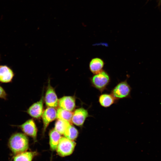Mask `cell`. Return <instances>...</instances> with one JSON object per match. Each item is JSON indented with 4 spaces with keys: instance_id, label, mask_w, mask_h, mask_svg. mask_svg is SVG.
<instances>
[{
    "instance_id": "cell-12",
    "label": "cell",
    "mask_w": 161,
    "mask_h": 161,
    "mask_svg": "<svg viewBox=\"0 0 161 161\" xmlns=\"http://www.w3.org/2000/svg\"><path fill=\"white\" fill-rule=\"evenodd\" d=\"M117 101L111 94H102L98 98V102L100 105L105 108L117 103Z\"/></svg>"
},
{
    "instance_id": "cell-5",
    "label": "cell",
    "mask_w": 161,
    "mask_h": 161,
    "mask_svg": "<svg viewBox=\"0 0 161 161\" xmlns=\"http://www.w3.org/2000/svg\"><path fill=\"white\" fill-rule=\"evenodd\" d=\"M48 85L45 97V101L46 106L48 107H55L58 105V100L55 89L50 84V80L49 78Z\"/></svg>"
},
{
    "instance_id": "cell-19",
    "label": "cell",
    "mask_w": 161,
    "mask_h": 161,
    "mask_svg": "<svg viewBox=\"0 0 161 161\" xmlns=\"http://www.w3.org/2000/svg\"><path fill=\"white\" fill-rule=\"evenodd\" d=\"M7 94L4 88L0 86V98L7 99Z\"/></svg>"
},
{
    "instance_id": "cell-16",
    "label": "cell",
    "mask_w": 161,
    "mask_h": 161,
    "mask_svg": "<svg viewBox=\"0 0 161 161\" xmlns=\"http://www.w3.org/2000/svg\"><path fill=\"white\" fill-rule=\"evenodd\" d=\"M73 114L71 111L59 108L57 111L56 118L58 119L65 120L70 123L72 121Z\"/></svg>"
},
{
    "instance_id": "cell-8",
    "label": "cell",
    "mask_w": 161,
    "mask_h": 161,
    "mask_svg": "<svg viewBox=\"0 0 161 161\" xmlns=\"http://www.w3.org/2000/svg\"><path fill=\"white\" fill-rule=\"evenodd\" d=\"M43 97L38 101L33 103L27 111L31 117L38 119L42 116L43 112Z\"/></svg>"
},
{
    "instance_id": "cell-1",
    "label": "cell",
    "mask_w": 161,
    "mask_h": 161,
    "mask_svg": "<svg viewBox=\"0 0 161 161\" xmlns=\"http://www.w3.org/2000/svg\"><path fill=\"white\" fill-rule=\"evenodd\" d=\"M8 146L13 155L27 151L29 141L27 135L21 132L13 134L8 139Z\"/></svg>"
},
{
    "instance_id": "cell-6",
    "label": "cell",
    "mask_w": 161,
    "mask_h": 161,
    "mask_svg": "<svg viewBox=\"0 0 161 161\" xmlns=\"http://www.w3.org/2000/svg\"><path fill=\"white\" fill-rule=\"evenodd\" d=\"M26 135L32 137L34 141H36L37 129L33 120H27L21 125L16 126Z\"/></svg>"
},
{
    "instance_id": "cell-9",
    "label": "cell",
    "mask_w": 161,
    "mask_h": 161,
    "mask_svg": "<svg viewBox=\"0 0 161 161\" xmlns=\"http://www.w3.org/2000/svg\"><path fill=\"white\" fill-rule=\"evenodd\" d=\"M56 116L57 111L53 107H48L44 111L42 115L43 123V134L49 123L55 119Z\"/></svg>"
},
{
    "instance_id": "cell-3",
    "label": "cell",
    "mask_w": 161,
    "mask_h": 161,
    "mask_svg": "<svg viewBox=\"0 0 161 161\" xmlns=\"http://www.w3.org/2000/svg\"><path fill=\"white\" fill-rule=\"evenodd\" d=\"M76 143L65 137H61L56 151L59 155L64 157L71 155L74 151Z\"/></svg>"
},
{
    "instance_id": "cell-7",
    "label": "cell",
    "mask_w": 161,
    "mask_h": 161,
    "mask_svg": "<svg viewBox=\"0 0 161 161\" xmlns=\"http://www.w3.org/2000/svg\"><path fill=\"white\" fill-rule=\"evenodd\" d=\"M90 116L87 109L82 107L76 109L73 114L72 122L75 125L82 127L86 118Z\"/></svg>"
},
{
    "instance_id": "cell-10",
    "label": "cell",
    "mask_w": 161,
    "mask_h": 161,
    "mask_svg": "<svg viewBox=\"0 0 161 161\" xmlns=\"http://www.w3.org/2000/svg\"><path fill=\"white\" fill-rule=\"evenodd\" d=\"M14 73L10 67L6 65L0 66V82L7 83L11 82Z\"/></svg>"
},
{
    "instance_id": "cell-17",
    "label": "cell",
    "mask_w": 161,
    "mask_h": 161,
    "mask_svg": "<svg viewBox=\"0 0 161 161\" xmlns=\"http://www.w3.org/2000/svg\"><path fill=\"white\" fill-rule=\"evenodd\" d=\"M70 124L66 121L58 119L55 122L54 129L60 134L63 135Z\"/></svg>"
},
{
    "instance_id": "cell-11",
    "label": "cell",
    "mask_w": 161,
    "mask_h": 161,
    "mask_svg": "<svg viewBox=\"0 0 161 161\" xmlns=\"http://www.w3.org/2000/svg\"><path fill=\"white\" fill-rule=\"evenodd\" d=\"M58 105L60 108L71 112L75 107V99L72 96H64L58 100Z\"/></svg>"
},
{
    "instance_id": "cell-18",
    "label": "cell",
    "mask_w": 161,
    "mask_h": 161,
    "mask_svg": "<svg viewBox=\"0 0 161 161\" xmlns=\"http://www.w3.org/2000/svg\"><path fill=\"white\" fill-rule=\"evenodd\" d=\"M78 134V132L77 129L71 124L63 135L64 137L73 140L77 137Z\"/></svg>"
},
{
    "instance_id": "cell-14",
    "label": "cell",
    "mask_w": 161,
    "mask_h": 161,
    "mask_svg": "<svg viewBox=\"0 0 161 161\" xmlns=\"http://www.w3.org/2000/svg\"><path fill=\"white\" fill-rule=\"evenodd\" d=\"M104 64V62L101 59L95 58L92 59L89 63V69L93 73L95 74L102 70Z\"/></svg>"
},
{
    "instance_id": "cell-4",
    "label": "cell",
    "mask_w": 161,
    "mask_h": 161,
    "mask_svg": "<svg viewBox=\"0 0 161 161\" xmlns=\"http://www.w3.org/2000/svg\"><path fill=\"white\" fill-rule=\"evenodd\" d=\"M131 89L126 81L118 83L111 90V94L117 100L131 97Z\"/></svg>"
},
{
    "instance_id": "cell-13",
    "label": "cell",
    "mask_w": 161,
    "mask_h": 161,
    "mask_svg": "<svg viewBox=\"0 0 161 161\" xmlns=\"http://www.w3.org/2000/svg\"><path fill=\"white\" fill-rule=\"evenodd\" d=\"M36 154L35 151H26L13 155L12 161H32Z\"/></svg>"
},
{
    "instance_id": "cell-15",
    "label": "cell",
    "mask_w": 161,
    "mask_h": 161,
    "mask_svg": "<svg viewBox=\"0 0 161 161\" xmlns=\"http://www.w3.org/2000/svg\"><path fill=\"white\" fill-rule=\"evenodd\" d=\"M49 145L52 151L56 150L59 140L61 137V134L55 129H52L49 133Z\"/></svg>"
},
{
    "instance_id": "cell-2",
    "label": "cell",
    "mask_w": 161,
    "mask_h": 161,
    "mask_svg": "<svg viewBox=\"0 0 161 161\" xmlns=\"http://www.w3.org/2000/svg\"><path fill=\"white\" fill-rule=\"evenodd\" d=\"M92 86L102 93L106 89L110 81V77L105 71L102 70L90 79Z\"/></svg>"
}]
</instances>
